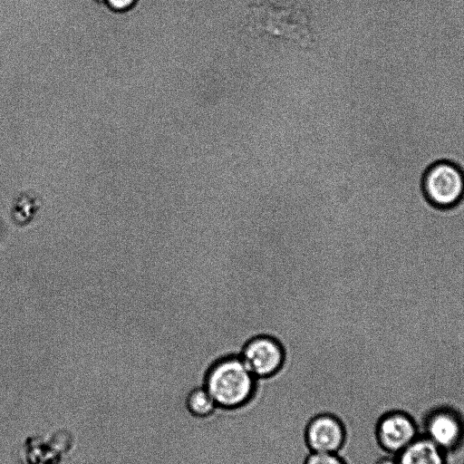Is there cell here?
<instances>
[{
	"mask_svg": "<svg viewBox=\"0 0 464 464\" xmlns=\"http://www.w3.org/2000/svg\"><path fill=\"white\" fill-rule=\"evenodd\" d=\"M185 408L194 418H207L213 414L218 406L205 387H196L185 398Z\"/></svg>",
	"mask_w": 464,
	"mask_h": 464,
	"instance_id": "8",
	"label": "cell"
},
{
	"mask_svg": "<svg viewBox=\"0 0 464 464\" xmlns=\"http://www.w3.org/2000/svg\"><path fill=\"white\" fill-rule=\"evenodd\" d=\"M464 464V463H463Z\"/></svg>",
	"mask_w": 464,
	"mask_h": 464,
	"instance_id": "12",
	"label": "cell"
},
{
	"mask_svg": "<svg viewBox=\"0 0 464 464\" xmlns=\"http://www.w3.org/2000/svg\"><path fill=\"white\" fill-rule=\"evenodd\" d=\"M256 378L239 356L217 362L208 371L204 387L219 408L233 409L246 403L252 397Z\"/></svg>",
	"mask_w": 464,
	"mask_h": 464,
	"instance_id": "1",
	"label": "cell"
},
{
	"mask_svg": "<svg viewBox=\"0 0 464 464\" xmlns=\"http://www.w3.org/2000/svg\"><path fill=\"white\" fill-rule=\"evenodd\" d=\"M241 360L256 378H266L282 367L285 353L281 343L269 335H258L249 340L242 349Z\"/></svg>",
	"mask_w": 464,
	"mask_h": 464,
	"instance_id": "5",
	"label": "cell"
},
{
	"mask_svg": "<svg viewBox=\"0 0 464 464\" xmlns=\"http://www.w3.org/2000/svg\"><path fill=\"white\" fill-rule=\"evenodd\" d=\"M304 464H346L337 453L311 452Z\"/></svg>",
	"mask_w": 464,
	"mask_h": 464,
	"instance_id": "10",
	"label": "cell"
},
{
	"mask_svg": "<svg viewBox=\"0 0 464 464\" xmlns=\"http://www.w3.org/2000/svg\"><path fill=\"white\" fill-rule=\"evenodd\" d=\"M447 453L423 435L396 457L398 464H448Z\"/></svg>",
	"mask_w": 464,
	"mask_h": 464,
	"instance_id": "7",
	"label": "cell"
},
{
	"mask_svg": "<svg viewBox=\"0 0 464 464\" xmlns=\"http://www.w3.org/2000/svg\"><path fill=\"white\" fill-rule=\"evenodd\" d=\"M372 464H398L395 456L385 455L373 461Z\"/></svg>",
	"mask_w": 464,
	"mask_h": 464,
	"instance_id": "11",
	"label": "cell"
},
{
	"mask_svg": "<svg viewBox=\"0 0 464 464\" xmlns=\"http://www.w3.org/2000/svg\"><path fill=\"white\" fill-rule=\"evenodd\" d=\"M425 436L447 454L455 452L464 443V418L454 407L439 405L430 410L422 420Z\"/></svg>",
	"mask_w": 464,
	"mask_h": 464,
	"instance_id": "4",
	"label": "cell"
},
{
	"mask_svg": "<svg viewBox=\"0 0 464 464\" xmlns=\"http://www.w3.org/2000/svg\"><path fill=\"white\" fill-rule=\"evenodd\" d=\"M421 187L426 200L434 208H455L464 198V172L452 161H436L425 170Z\"/></svg>",
	"mask_w": 464,
	"mask_h": 464,
	"instance_id": "2",
	"label": "cell"
},
{
	"mask_svg": "<svg viewBox=\"0 0 464 464\" xmlns=\"http://www.w3.org/2000/svg\"><path fill=\"white\" fill-rule=\"evenodd\" d=\"M420 435L415 419L402 410L382 412L372 426L375 446L390 456H397Z\"/></svg>",
	"mask_w": 464,
	"mask_h": 464,
	"instance_id": "3",
	"label": "cell"
},
{
	"mask_svg": "<svg viewBox=\"0 0 464 464\" xmlns=\"http://www.w3.org/2000/svg\"><path fill=\"white\" fill-rule=\"evenodd\" d=\"M39 200L33 193H23L17 197L14 216L17 223L26 225L34 218L39 209Z\"/></svg>",
	"mask_w": 464,
	"mask_h": 464,
	"instance_id": "9",
	"label": "cell"
},
{
	"mask_svg": "<svg viewBox=\"0 0 464 464\" xmlns=\"http://www.w3.org/2000/svg\"><path fill=\"white\" fill-rule=\"evenodd\" d=\"M346 439L342 421L331 414L313 418L305 430V440L311 452L338 453Z\"/></svg>",
	"mask_w": 464,
	"mask_h": 464,
	"instance_id": "6",
	"label": "cell"
}]
</instances>
